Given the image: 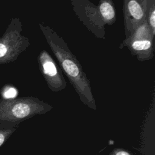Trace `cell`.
<instances>
[{
	"label": "cell",
	"instance_id": "1",
	"mask_svg": "<svg viewBox=\"0 0 155 155\" xmlns=\"http://www.w3.org/2000/svg\"><path fill=\"white\" fill-rule=\"evenodd\" d=\"M50 47L61 63L64 71L78 94L81 102L91 109H97L95 99L92 94L89 82L78 61L69 51L64 52L50 40L47 39Z\"/></svg>",
	"mask_w": 155,
	"mask_h": 155
},
{
	"label": "cell",
	"instance_id": "2",
	"mask_svg": "<svg viewBox=\"0 0 155 155\" xmlns=\"http://www.w3.org/2000/svg\"><path fill=\"white\" fill-rule=\"evenodd\" d=\"M53 107L37 98L29 97L0 105V120L19 122L50 111Z\"/></svg>",
	"mask_w": 155,
	"mask_h": 155
},
{
	"label": "cell",
	"instance_id": "3",
	"mask_svg": "<svg viewBox=\"0 0 155 155\" xmlns=\"http://www.w3.org/2000/svg\"><path fill=\"white\" fill-rule=\"evenodd\" d=\"M40 62L43 76L50 89L54 92L64 89L66 87V82L61 73L58 71L55 62L45 51L41 53Z\"/></svg>",
	"mask_w": 155,
	"mask_h": 155
},
{
	"label": "cell",
	"instance_id": "4",
	"mask_svg": "<svg viewBox=\"0 0 155 155\" xmlns=\"http://www.w3.org/2000/svg\"><path fill=\"white\" fill-rule=\"evenodd\" d=\"M127 8L131 17L136 21L141 22L144 19V10L136 0H129L127 4Z\"/></svg>",
	"mask_w": 155,
	"mask_h": 155
},
{
	"label": "cell",
	"instance_id": "5",
	"mask_svg": "<svg viewBox=\"0 0 155 155\" xmlns=\"http://www.w3.org/2000/svg\"><path fill=\"white\" fill-rule=\"evenodd\" d=\"M99 11L102 18L107 21H111L115 18V11L112 5L107 1L100 4Z\"/></svg>",
	"mask_w": 155,
	"mask_h": 155
},
{
	"label": "cell",
	"instance_id": "6",
	"mask_svg": "<svg viewBox=\"0 0 155 155\" xmlns=\"http://www.w3.org/2000/svg\"><path fill=\"white\" fill-rule=\"evenodd\" d=\"M131 48L135 51H145L152 47V42L149 39H136L131 44Z\"/></svg>",
	"mask_w": 155,
	"mask_h": 155
},
{
	"label": "cell",
	"instance_id": "7",
	"mask_svg": "<svg viewBox=\"0 0 155 155\" xmlns=\"http://www.w3.org/2000/svg\"><path fill=\"white\" fill-rule=\"evenodd\" d=\"M15 128L0 130V147L6 141V140L15 131Z\"/></svg>",
	"mask_w": 155,
	"mask_h": 155
},
{
	"label": "cell",
	"instance_id": "8",
	"mask_svg": "<svg viewBox=\"0 0 155 155\" xmlns=\"http://www.w3.org/2000/svg\"><path fill=\"white\" fill-rule=\"evenodd\" d=\"M108 155H135L130 151L122 148H116L113 149Z\"/></svg>",
	"mask_w": 155,
	"mask_h": 155
},
{
	"label": "cell",
	"instance_id": "9",
	"mask_svg": "<svg viewBox=\"0 0 155 155\" xmlns=\"http://www.w3.org/2000/svg\"><path fill=\"white\" fill-rule=\"evenodd\" d=\"M149 24L152 28L153 35H154V27H155V11L154 8H152L151 12L149 15Z\"/></svg>",
	"mask_w": 155,
	"mask_h": 155
},
{
	"label": "cell",
	"instance_id": "10",
	"mask_svg": "<svg viewBox=\"0 0 155 155\" xmlns=\"http://www.w3.org/2000/svg\"><path fill=\"white\" fill-rule=\"evenodd\" d=\"M17 94L16 90L13 88H10L6 90L4 93V96L6 98H13L15 97Z\"/></svg>",
	"mask_w": 155,
	"mask_h": 155
},
{
	"label": "cell",
	"instance_id": "11",
	"mask_svg": "<svg viewBox=\"0 0 155 155\" xmlns=\"http://www.w3.org/2000/svg\"><path fill=\"white\" fill-rule=\"evenodd\" d=\"M7 53V48L6 47L2 44H0V57H2Z\"/></svg>",
	"mask_w": 155,
	"mask_h": 155
}]
</instances>
